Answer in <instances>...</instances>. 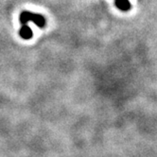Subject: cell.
Masks as SVG:
<instances>
[{
	"mask_svg": "<svg viewBox=\"0 0 157 157\" xmlns=\"http://www.w3.org/2000/svg\"><path fill=\"white\" fill-rule=\"evenodd\" d=\"M115 4L117 8L122 12H128L132 7L129 0H115Z\"/></svg>",
	"mask_w": 157,
	"mask_h": 157,
	"instance_id": "3957f363",
	"label": "cell"
},
{
	"mask_svg": "<svg viewBox=\"0 0 157 157\" xmlns=\"http://www.w3.org/2000/svg\"><path fill=\"white\" fill-rule=\"evenodd\" d=\"M20 23L22 25H26L29 22H33L36 26H38L39 28H44L47 24L46 18H44L43 15L38 14V13H33L31 12H29V10H24L22 12L19 17Z\"/></svg>",
	"mask_w": 157,
	"mask_h": 157,
	"instance_id": "6da1fadb",
	"label": "cell"
},
{
	"mask_svg": "<svg viewBox=\"0 0 157 157\" xmlns=\"http://www.w3.org/2000/svg\"><path fill=\"white\" fill-rule=\"evenodd\" d=\"M19 35L22 39L24 40H29L32 37V30L26 24V25H23L22 28L20 29L19 30Z\"/></svg>",
	"mask_w": 157,
	"mask_h": 157,
	"instance_id": "7a4b0ae2",
	"label": "cell"
}]
</instances>
